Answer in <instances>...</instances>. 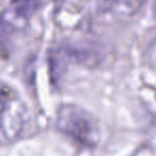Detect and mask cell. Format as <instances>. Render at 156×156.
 Returning a JSON list of instances; mask_svg holds the SVG:
<instances>
[{
    "instance_id": "6da1fadb",
    "label": "cell",
    "mask_w": 156,
    "mask_h": 156,
    "mask_svg": "<svg viewBox=\"0 0 156 156\" xmlns=\"http://www.w3.org/2000/svg\"><path fill=\"white\" fill-rule=\"evenodd\" d=\"M56 126L64 135L83 147L93 148L98 144V123L88 112L79 106H61L56 114Z\"/></svg>"
},
{
    "instance_id": "7a4b0ae2",
    "label": "cell",
    "mask_w": 156,
    "mask_h": 156,
    "mask_svg": "<svg viewBox=\"0 0 156 156\" xmlns=\"http://www.w3.org/2000/svg\"><path fill=\"white\" fill-rule=\"evenodd\" d=\"M28 109L14 89L0 86V144L17 139L27 124Z\"/></svg>"
},
{
    "instance_id": "3957f363",
    "label": "cell",
    "mask_w": 156,
    "mask_h": 156,
    "mask_svg": "<svg viewBox=\"0 0 156 156\" xmlns=\"http://www.w3.org/2000/svg\"><path fill=\"white\" fill-rule=\"evenodd\" d=\"M36 8L37 2L35 0H18L1 13L0 20L11 29L21 30L27 27Z\"/></svg>"
},
{
    "instance_id": "277c9868",
    "label": "cell",
    "mask_w": 156,
    "mask_h": 156,
    "mask_svg": "<svg viewBox=\"0 0 156 156\" xmlns=\"http://www.w3.org/2000/svg\"><path fill=\"white\" fill-rule=\"evenodd\" d=\"M154 14H155V17H156V9H155V12H154Z\"/></svg>"
}]
</instances>
